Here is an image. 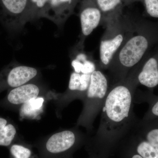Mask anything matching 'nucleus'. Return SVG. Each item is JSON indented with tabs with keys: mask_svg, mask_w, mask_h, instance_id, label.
Returning a JSON list of instances; mask_svg holds the SVG:
<instances>
[{
	"mask_svg": "<svg viewBox=\"0 0 158 158\" xmlns=\"http://www.w3.org/2000/svg\"><path fill=\"white\" fill-rule=\"evenodd\" d=\"M91 158H108L102 156L95 155H92V157H91Z\"/></svg>",
	"mask_w": 158,
	"mask_h": 158,
	"instance_id": "nucleus-24",
	"label": "nucleus"
},
{
	"mask_svg": "<svg viewBox=\"0 0 158 158\" xmlns=\"http://www.w3.org/2000/svg\"><path fill=\"white\" fill-rule=\"evenodd\" d=\"M109 88L108 79L102 72L96 70L91 73L90 85L86 92V113L90 123L102 110Z\"/></svg>",
	"mask_w": 158,
	"mask_h": 158,
	"instance_id": "nucleus-4",
	"label": "nucleus"
},
{
	"mask_svg": "<svg viewBox=\"0 0 158 158\" xmlns=\"http://www.w3.org/2000/svg\"><path fill=\"white\" fill-rule=\"evenodd\" d=\"M148 14L151 17L158 18V0H143Z\"/></svg>",
	"mask_w": 158,
	"mask_h": 158,
	"instance_id": "nucleus-18",
	"label": "nucleus"
},
{
	"mask_svg": "<svg viewBox=\"0 0 158 158\" xmlns=\"http://www.w3.org/2000/svg\"><path fill=\"white\" fill-rule=\"evenodd\" d=\"M30 19L29 0H0V20L11 29Z\"/></svg>",
	"mask_w": 158,
	"mask_h": 158,
	"instance_id": "nucleus-5",
	"label": "nucleus"
},
{
	"mask_svg": "<svg viewBox=\"0 0 158 158\" xmlns=\"http://www.w3.org/2000/svg\"><path fill=\"white\" fill-rule=\"evenodd\" d=\"M138 82L148 88L158 85V62L155 57H151L144 63L137 76Z\"/></svg>",
	"mask_w": 158,
	"mask_h": 158,
	"instance_id": "nucleus-10",
	"label": "nucleus"
},
{
	"mask_svg": "<svg viewBox=\"0 0 158 158\" xmlns=\"http://www.w3.org/2000/svg\"><path fill=\"white\" fill-rule=\"evenodd\" d=\"M95 64L90 60H86L83 62L81 73L83 74H90L96 70Z\"/></svg>",
	"mask_w": 158,
	"mask_h": 158,
	"instance_id": "nucleus-20",
	"label": "nucleus"
},
{
	"mask_svg": "<svg viewBox=\"0 0 158 158\" xmlns=\"http://www.w3.org/2000/svg\"><path fill=\"white\" fill-rule=\"evenodd\" d=\"M80 0H51L44 17L56 23H62L72 14Z\"/></svg>",
	"mask_w": 158,
	"mask_h": 158,
	"instance_id": "nucleus-8",
	"label": "nucleus"
},
{
	"mask_svg": "<svg viewBox=\"0 0 158 158\" xmlns=\"http://www.w3.org/2000/svg\"><path fill=\"white\" fill-rule=\"evenodd\" d=\"M11 158H31L32 151L28 148L19 144H12L10 147Z\"/></svg>",
	"mask_w": 158,
	"mask_h": 158,
	"instance_id": "nucleus-17",
	"label": "nucleus"
},
{
	"mask_svg": "<svg viewBox=\"0 0 158 158\" xmlns=\"http://www.w3.org/2000/svg\"><path fill=\"white\" fill-rule=\"evenodd\" d=\"M102 15V21L106 23L108 21L121 16L123 5L122 0H96Z\"/></svg>",
	"mask_w": 158,
	"mask_h": 158,
	"instance_id": "nucleus-12",
	"label": "nucleus"
},
{
	"mask_svg": "<svg viewBox=\"0 0 158 158\" xmlns=\"http://www.w3.org/2000/svg\"><path fill=\"white\" fill-rule=\"evenodd\" d=\"M145 140L158 152V128L149 130L145 135Z\"/></svg>",
	"mask_w": 158,
	"mask_h": 158,
	"instance_id": "nucleus-19",
	"label": "nucleus"
},
{
	"mask_svg": "<svg viewBox=\"0 0 158 158\" xmlns=\"http://www.w3.org/2000/svg\"><path fill=\"white\" fill-rule=\"evenodd\" d=\"M134 69L123 81L110 86L94 141L93 154L108 158L135 126L133 111L138 73Z\"/></svg>",
	"mask_w": 158,
	"mask_h": 158,
	"instance_id": "nucleus-1",
	"label": "nucleus"
},
{
	"mask_svg": "<svg viewBox=\"0 0 158 158\" xmlns=\"http://www.w3.org/2000/svg\"><path fill=\"white\" fill-rule=\"evenodd\" d=\"M83 62L79 61L77 59H75L72 62L71 65L74 69L75 72L81 73Z\"/></svg>",
	"mask_w": 158,
	"mask_h": 158,
	"instance_id": "nucleus-21",
	"label": "nucleus"
},
{
	"mask_svg": "<svg viewBox=\"0 0 158 158\" xmlns=\"http://www.w3.org/2000/svg\"><path fill=\"white\" fill-rule=\"evenodd\" d=\"M90 74H80L76 72L71 74L69 89L71 91L87 92L90 81Z\"/></svg>",
	"mask_w": 158,
	"mask_h": 158,
	"instance_id": "nucleus-13",
	"label": "nucleus"
},
{
	"mask_svg": "<svg viewBox=\"0 0 158 158\" xmlns=\"http://www.w3.org/2000/svg\"><path fill=\"white\" fill-rule=\"evenodd\" d=\"M151 112L153 115L158 116V101L153 106L151 110Z\"/></svg>",
	"mask_w": 158,
	"mask_h": 158,
	"instance_id": "nucleus-22",
	"label": "nucleus"
},
{
	"mask_svg": "<svg viewBox=\"0 0 158 158\" xmlns=\"http://www.w3.org/2000/svg\"><path fill=\"white\" fill-rule=\"evenodd\" d=\"M51 0H29L30 19L44 17Z\"/></svg>",
	"mask_w": 158,
	"mask_h": 158,
	"instance_id": "nucleus-16",
	"label": "nucleus"
},
{
	"mask_svg": "<svg viewBox=\"0 0 158 158\" xmlns=\"http://www.w3.org/2000/svg\"><path fill=\"white\" fill-rule=\"evenodd\" d=\"M39 88L33 84H27L13 88L8 95L9 102L14 105L24 104L31 99L37 98Z\"/></svg>",
	"mask_w": 158,
	"mask_h": 158,
	"instance_id": "nucleus-11",
	"label": "nucleus"
},
{
	"mask_svg": "<svg viewBox=\"0 0 158 158\" xmlns=\"http://www.w3.org/2000/svg\"><path fill=\"white\" fill-rule=\"evenodd\" d=\"M140 27L133 24L131 35L117 51L108 67L110 86L124 80L140 63L149 48L150 40Z\"/></svg>",
	"mask_w": 158,
	"mask_h": 158,
	"instance_id": "nucleus-2",
	"label": "nucleus"
},
{
	"mask_svg": "<svg viewBox=\"0 0 158 158\" xmlns=\"http://www.w3.org/2000/svg\"><path fill=\"white\" fill-rule=\"evenodd\" d=\"M5 118L0 117V146H10L14 140L16 130L13 125L7 124Z\"/></svg>",
	"mask_w": 158,
	"mask_h": 158,
	"instance_id": "nucleus-14",
	"label": "nucleus"
},
{
	"mask_svg": "<svg viewBox=\"0 0 158 158\" xmlns=\"http://www.w3.org/2000/svg\"><path fill=\"white\" fill-rule=\"evenodd\" d=\"M74 133L64 131L54 134L47 141L44 148V158H70L72 151L77 144Z\"/></svg>",
	"mask_w": 158,
	"mask_h": 158,
	"instance_id": "nucleus-6",
	"label": "nucleus"
},
{
	"mask_svg": "<svg viewBox=\"0 0 158 158\" xmlns=\"http://www.w3.org/2000/svg\"><path fill=\"white\" fill-rule=\"evenodd\" d=\"M105 24L106 31L100 44V60L102 68L107 69L115 54L131 35L133 23L123 14Z\"/></svg>",
	"mask_w": 158,
	"mask_h": 158,
	"instance_id": "nucleus-3",
	"label": "nucleus"
},
{
	"mask_svg": "<svg viewBox=\"0 0 158 158\" xmlns=\"http://www.w3.org/2000/svg\"><path fill=\"white\" fill-rule=\"evenodd\" d=\"M44 102V99L38 97L23 104L21 108L20 115L22 116L34 117L42 109Z\"/></svg>",
	"mask_w": 158,
	"mask_h": 158,
	"instance_id": "nucleus-15",
	"label": "nucleus"
},
{
	"mask_svg": "<svg viewBox=\"0 0 158 158\" xmlns=\"http://www.w3.org/2000/svg\"><path fill=\"white\" fill-rule=\"evenodd\" d=\"M82 34L89 36L102 19V15L96 0H82L80 12Z\"/></svg>",
	"mask_w": 158,
	"mask_h": 158,
	"instance_id": "nucleus-7",
	"label": "nucleus"
},
{
	"mask_svg": "<svg viewBox=\"0 0 158 158\" xmlns=\"http://www.w3.org/2000/svg\"><path fill=\"white\" fill-rule=\"evenodd\" d=\"M37 74L35 68L24 65H20L12 68L7 77V83L9 87L17 88L25 85Z\"/></svg>",
	"mask_w": 158,
	"mask_h": 158,
	"instance_id": "nucleus-9",
	"label": "nucleus"
},
{
	"mask_svg": "<svg viewBox=\"0 0 158 158\" xmlns=\"http://www.w3.org/2000/svg\"><path fill=\"white\" fill-rule=\"evenodd\" d=\"M124 6H127L137 1H143V0H122Z\"/></svg>",
	"mask_w": 158,
	"mask_h": 158,
	"instance_id": "nucleus-23",
	"label": "nucleus"
}]
</instances>
